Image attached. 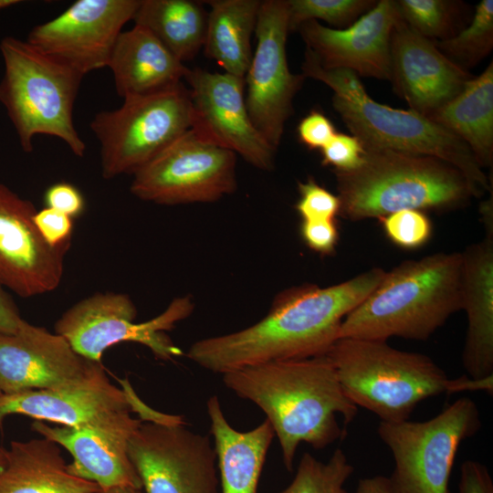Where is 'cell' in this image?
Instances as JSON below:
<instances>
[{"instance_id": "1", "label": "cell", "mask_w": 493, "mask_h": 493, "mask_svg": "<svg viewBox=\"0 0 493 493\" xmlns=\"http://www.w3.org/2000/svg\"><path fill=\"white\" fill-rule=\"evenodd\" d=\"M385 272L372 267L330 287L305 284L286 289L259 321L197 341L186 356L207 371L224 374L250 365L326 355L340 338L343 319L379 285Z\"/></svg>"}, {"instance_id": "2", "label": "cell", "mask_w": 493, "mask_h": 493, "mask_svg": "<svg viewBox=\"0 0 493 493\" xmlns=\"http://www.w3.org/2000/svg\"><path fill=\"white\" fill-rule=\"evenodd\" d=\"M222 376L226 388L264 412L288 472L301 443L327 447L344 436L338 417L347 425L358 413L327 355L250 365Z\"/></svg>"}, {"instance_id": "3", "label": "cell", "mask_w": 493, "mask_h": 493, "mask_svg": "<svg viewBox=\"0 0 493 493\" xmlns=\"http://www.w3.org/2000/svg\"><path fill=\"white\" fill-rule=\"evenodd\" d=\"M461 308V252L407 259L343 319L339 339L425 341Z\"/></svg>"}, {"instance_id": "4", "label": "cell", "mask_w": 493, "mask_h": 493, "mask_svg": "<svg viewBox=\"0 0 493 493\" xmlns=\"http://www.w3.org/2000/svg\"><path fill=\"white\" fill-rule=\"evenodd\" d=\"M326 355L347 397L383 422L409 420L418 404L440 394L493 393V376L451 379L429 356L385 341L341 338Z\"/></svg>"}, {"instance_id": "5", "label": "cell", "mask_w": 493, "mask_h": 493, "mask_svg": "<svg viewBox=\"0 0 493 493\" xmlns=\"http://www.w3.org/2000/svg\"><path fill=\"white\" fill-rule=\"evenodd\" d=\"M301 69L305 78L321 81L331 89L334 110L364 150L436 157L466 176L477 198L492 193V181L468 146L439 124L410 109H394L375 101L353 71L323 68L308 49Z\"/></svg>"}, {"instance_id": "6", "label": "cell", "mask_w": 493, "mask_h": 493, "mask_svg": "<svg viewBox=\"0 0 493 493\" xmlns=\"http://www.w3.org/2000/svg\"><path fill=\"white\" fill-rule=\"evenodd\" d=\"M333 173L339 215L350 221L379 219L404 209L454 210L476 197L457 168L428 155L365 150L359 166Z\"/></svg>"}, {"instance_id": "7", "label": "cell", "mask_w": 493, "mask_h": 493, "mask_svg": "<svg viewBox=\"0 0 493 493\" xmlns=\"http://www.w3.org/2000/svg\"><path fill=\"white\" fill-rule=\"evenodd\" d=\"M0 51L5 64L0 102L23 151L32 152L33 139L42 134L60 139L82 157L86 144L75 129L73 107L84 76L26 40L6 37Z\"/></svg>"}, {"instance_id": "8", "label": "cell", "mask_w": 493, "mask_h": 493, "mask_svg": "<svg viewBox=\"0 0 493 493\" xmlns=\"http://www.w3.org/2000/svg\"><path fill=\"white\" fill-rule=\"evenodd\" d=\"M481 426L478 407L467 396L426 421H380L378 435L394 463L387 477L390 493H450L457 450Z\"/></svg>"}, {"instance_id": "9", "label": "cell", "mask_w": 493, "mask_h": 493, "mask_svg": "<svg viewBox=\"0 0 493 493\" xmlns=\"http://www.w3.org/2000/svg\"><path fill=\"white\" fill-rule=\"evenodd\" d=\"M189 89L176 87L123 99L113 110L98 112L90 129L100 143L105 179L133 174L192 127Z\"/></svg>"}, {"instance_id": "10", "label": "cell", "mask_w": 493, "mask_h": 493, "mask_svg": "<svg viewBox=\"0 0 493 493\" xmlns=\"http://www.w3.org/2000/svg\"><path fill=\"white\" fill-rule=\"evenodd\" d=\"M194 309L188 296L174 299L155 318L137 323V309L122 293H96L73 305L58 320L56 333L63 336L80 356L100 362L103 352L120 342L132 341L148 347L155 358L171 361L183 354L165 334Z\"/></svg>"}, {"instance_id": "11", "label": "cell", "mask_w": 493, "mask_h": 493, "mask_svg": "<svg viewBox=\"0 0 493 493\" xmlns=\"http://www.w3.org/2000/svg\"><path fill=\"white\" fill-rule=\"evenodd\" d=\"M236 163L189 129L132 174L131 192L159 205L215 202L236 189Z\"/></svg>"}, {"instance_id": "12", "label": "cell", "mask_w": 493, "mask_h": 493, "mask_svg": "<svg viewBox=\"0 0 493 493\" xmlns=\"http://www.w3.org/2000/svg\"><path fill=\"white\" fill-rule=\"evenodd\" d=\"M128 455L143 493H220L217 457L209 435L186 423L142 422Z\"/></svg>"}, {"instance_id": "13", "label": "cell", "mask_w": 493, "mask_h": 493, "mask_svg": "<svg viewBox=\"0 0 493 493\" xmlns=\"http://www.w3.org/2000/svg\"><path fill=\"white\" fill-rule=\"evenodd\" d=\"M288 32L287 0L262 1L255 32L257 47L244 78L245 100L254 126L275 150L293 114V100L306 79L289 70Z\"/></svg>"}, {"instance_id": "14", "label": "cell", "mask_w": 493, "mask_h": 493, "mask_svg": "<svg viewBox=\"0 0 493 493\" xmlns=\"http://www.w3.org/2000/svg\"><path fill=\"white\" fill-rule=\"evenodd\" d=\"M140 0H78L36 26L26 41L83 76L108 67L116 41Z\"/></svg>"}, {"instance_id": "15", "label": "cell", "mask_w": 493, "mask_h": 493, "mask_svg": "<svg viewBox=\"0 0 493 493\" xmlns=\"http://www.w3.org/2000/svg\"><path fill=\"white\" fill-rule=\"evenodd\" d=\"M193 107L191 129L202 140L239 154L265 171L274 167L276 150L254 126L245 100V80L227 73L189 68Z\"/></svg>"}, {"instance_id": "16", "label": "cell", "mask_w": 493, "mask_h": 493, "mask_svg": "<svg viewBox=\"0 0 493 493\" xmlns=\"http://www.w3.org/2000/svg\"><path fill=\"white\" fill-rule=\"evenodd\" d=\"M130 413L111 412L77 426H50L35 420L31 428L71 454L73 461L68 470L73 476L95 483L100 490L117 487L142 489L128 446L142 421Z\"/></svg>"}, {"instance_id": "17", "label": "cell", "mask_w": 493, "mask_h": 493, "mask_svg": "<svg viewBox=\"0 0 493 493\" xmlns=\"http://www.w3.org/2000/svg\"><path fill=\"white\" fill-rule=\"evenodd\" d=\"M35 205L0 184V284L22 298L56 289L61 282L64 256L41 236Z\"/></svg>"}, {"instance_id": "18", "label": "cell", "mask_w": 493, "mask_h": 493, "mask_svg": "<svg viewBox=\"0 0 493 493\" xmlns=\"http://www.w3.org/2000/svg\"><path fill=\"white\" fill-rule=\"evenodd\" d=\"M400 16L396 0H380L348 27L332 28L309 20L297 30L323 68L348 69L390 81L391 35Z\"/></svg>"}, {"instance_id": "19", "label": "cell", "mask_w": 493, "mask_h": 493, "mask_svg": "<svg viewBox=\"0 0 493 493\" xmlns=\"http://www.w3.org/2000/svg\"><path fill=\"white\" fill-rule=\"evenodd\" d=\"M58 333L23 320L14 334H0V394L52 389L85 379L98 365Z\"/></svg>"}, {"instance_id": "20", "label": "cell", "mask_w": 493, "mask_h": 493, "mask_svg": "<svg viewBox=\"0 0 493 493\" xmlns=\"http://www.w3.org/2000/svg\"><path fill=\"white\" fill-rule=\"evenodd\" d=\"M390 55L394 92L410 110L427 118L455 98L473 77L401 16L392 31Z\"/></svg>"}, {"instance_id": "21", "label": "cell", "mask_w": 493, "mask_h": 493, "mask_svg": "<svg viewBox=\"0 0 493 493\" xmlns=\"http://www.w3.org/2000/svg\"><path fill=\"white\" fill-rule=\"evenodd\" d=\"M131 412L124 391L113 385L101 363L83 380L65 386L0 394V431L8 415L77 426L106 414Z\"/></svg>"}, {"instance_id": "22", "label": "cell", "mask_w": 493, "mask_h": 493, "mask_svg": "<svg viewBox=\"0 0 493 493\" xmlns=\"http://www.w3.org/2000/svg\"><path fill=\"white\" fill-rule=\"evenodd\" d=\"M462 308L467 331L462 364L467 376H493V232L462 252Z\"/></svg>"}, {"instance_id": "23", "label": "cell", "mask_w": 493, "mask_h": 493, "mask_svg": "<svg viewBox=\"0 0 493 493\" xmlns=\"http://www.w3.org/2000/svg\"><path fill=\"white\" fill-rule=\"evenodd\" d=\"M108 67L123 99L173 89L189 71L151 32L136 25L121 33Z\"/></svg>"}, {"instance_id": "24", "label": "cell", "mask_w": 493, "mask_h": 493, "mask_svg": "<svg viewBox=\"0 0 493 493\" xmlns=\"http://www.w3.org/2000/svg\"><path fill=\"white\" fill-rule=\"evenodd\" d=\"M210 434L217 457L220 493H257L266 457L275 436L266 419L241 432L226 420L217 395L206 403Z\"/></svg>"}, {"instance_id": "25", "label": "cell", "mask_w": 493, "mask_h": 493, "mask_svg": "<svg viewBox=\"0 0 493 493\" xmlns=\"http://www.w3.org/2000/svg\"><path fill=\"white\" fill-rule=\"evenodd\" d=\"M100 487L70 474L59 446L47 438L12 441L0 467V493H97Z\"/></svg>"}, {"instance_id": "26", "label": "cell", "mask_w": 493, "mask_h": 493, "mask_svg": "<svg viewBox=\"0 0 493 493\" xmlns=\"http://www.w3.org/2000/svg\"><path fill=\"white\" fill-rule=\"evenodd\" d=\"M428 119L462 140L479 166L493 164V63Z\"/></svg>"}, {"instance_id": "27", "label": "cell", "mask_w": 493, "mask_h": 493, "mask_svg": "<svg viewBox=\"0 0 493 493\" xmlns=\"http://www.w3.org/2000/svg\"><path fill=\"white\" fill-rule=\"evenodd\" d=\"M259 0H211L207 14L204 51L225 72L244 79L253 51L251 38L256 32Z\"/></svg>"}, {"instance_id": "28", "label": "cell", "mask_w": 493, "mask_h": 493, "mask_svg": "<svg viewBox=\"0 0 493 493\" xmlns=\"http://www.w3.org/2000/svg\"><path fill=\"white\" fill-rule=\"evenodd\" d=\"M207 12L190 0H140L134 25L151 32L180 62L193 59L204 47Z\"/></svg>"}, {"instance_id": "29", "label": "cell", "mask_w": 493, "mask_h": 493, "mask_svg": "<svg viewBox=\"0 0 493 493\" xmlns=\"http://www.w3.org/2000/svg\"><path fill=\"white\" fill-rule=\"evenodd\" d=\"M403 20L419 35L446 40L466 26L468 5L455 0H396Z\"/></svg>"}, {"instance_id": "30", "label": "cell", "mask_w": 493, "mask_h": 493, "mask_svg": "<svg viewBox=\"0 0 493 493\" xmlns=\"http://www.w3.org/2000/svg\"><path fill=\"white\" fill-rule=\"evenodd\" d=\"M436 47L455 65L468 72L493 48V1L482 0L461 31L446 40H434Z\"/></svg>"}, {"instance_id": "31", "label": "cell", "mask_w": 493, "mask_h": 493, "mask_svg": "<svg viewBox=\"0 0 493 493\" xmlns=\"http://www.w3.org/2000/svg\"><path fill=\"white\" fill-rule=\"evenodd\" d=\"M354 472L341 448L327 462L304 453L292 481L278 493H348L344 485Z\"/></svg>"}, {"instance_id": "32", "label": "cell", "mask_w": 493, "mask_h": 493, "mask_svg": "<svg viewBox=\"0 0 493 493\" xmlns=\"http://www.w3.org/2000/svg\"><path fill=\"white\" fill-rule=\"evenodd\" d=\"M374 0H287L288 29L297 30L309 20H322L338 27H348L372 9Z\"/></svg>"}, {"instance_id": "33", "label": "cell", "mask_w": 493, "mask_h": 493, "mask_svg": "<svg viewBox=\"0 0 493 493\" xmlns=\"http://www.w3.org/2000/svg\"><path fill=\"white\" fill-rule=\"evenodd\" d=\"M387 238L404 249H416L431 238L432 222L424 211L404 209L379 218Z\"/></svg>"}, {"instance_id": "34", "label": "cell", "mask_w": 493, "mask_h": 493, "mask_svg": "<svg viewBox=\"0 0 493 493\" xmlns=\"http://www.w3.org/2000/svg\"><path fill=\"white\" fill-rule=\"evenodd\" d=\"M298 189L299 199L296 204V210L302 220H334L339 215L340 200L320 186L313 179L307 182H299Z\"/></svg>"}, {"instance_id": "35", "label": "cell", "mask_w": 493, "mask_h": 493, "mask_svg": "<svg viewBox=\"0 0 493 493\" xmlns=\"http://www.w3.org/2000/svg\"><path fill=\"white\" fill-rule=\"evenodd\" d=\"M320 151L322 164L333 166L336 171L356 168L362 163L365 152L356 137L338 132Z\"/></svg>"}, {"instance_id": "36", "label": "cell", "mask_w": 493, "mask_h": 493, "mask_svg": "<svg viewBox=\"0 0 493 493\" xmlns=\"http://www.w3.org/2000/svg\"><path fill=\"white\" fill-rule=\"evenodd\" d=\"M35 225L43 239L52 247H70L73 220L70 216L46 207L37 211Z\"/></svg>"}, {"instance_id": "37", "label": "cell", "mask_w": 493, "mask_h": 493, "mask_svg": "<svg viewBox=\"0 0 493 493\" xmlns=\"http://www.w3.org/2000/svg\"><path fill=\"white\" fill-rule=\"evenodd\" d=\"M300 236L310 249L322 255L334 253L339 238L334 220H302Z\"/></svg>"}, {"instance_id": "38", "label": "cell", "mask_w": 493, "mask_h": 493, "mask_svg": "<svg viewBox=\"0 0 493 493\" xmlns=\"http://www.w3.org/2000/svg\"><path fill=\"white\" fill-rule=\"evenodd\" d=\"M299 139L309 149H322L337 133L323 113L312 110L298 125Z\"/></svg>"}, {"instance_id": "39", "label": "cell", "mask_w": 493, "mask_h": 493, "mask_svg": "<svg viewBox=\"0 0 493 493\" xmlns=\"http://www.w3.org/2000/svg\"><path fill=\"white\" fill-rule=\"evenodd\" d=\"M47 207L59 211L71 218L82 214L85 201L74 185L58 183L48 187L45 193Z\"/></svg>"}, {"instance_id": "40", "label": "cell", "mask_w": 493, "mask_h": 493, "mask_svg": "<svg viewBox=\"0 0 493 493\" xmlns=\"http://www.w3.org/2000/svg\"><path fill=\"white\" fill-rule=\"evenodd\" d=\"M458 493H493V480L488 467L477 460H465L460 468Z\"/></svg>"}, {"instance_id": "41", "label": "cell", "mask_w": 493, "mask_h": 493, "mask_svg": "<svg viewBox=\"0 0 493 493\" xmlns=\"http://www.w3.org/2000/svg\"><path fill=\"white\" fill-rule=\"evenodd\" d=\"M119 382L122 385L121 389L124 391L127 396L131 412L137 413L142 422H151L162 425H178L185 423L183 420V417L180 415L164 414L147 406L138 397L127 379L119 380Z\"/></svg>"}, {"instance_id": "42", "label": "cell", "mask_w": 493, "mask_h": 493, "mask_svg": "<svg viewBox=\"0 0 493 493\" xmlns=\"http://www.w3.org/2000/svg\"><path fill=\"white\" fill-rule=\"evenodd\" d=\"M17 308L0 284V334H14L21 321Z\"/></svg>"}, {"instance_id": "43", "label": "cell", "mask_w": 493, "mask_h": 493, "mask_svg": "<svg viewBox=\"0 0 493 493\" xmlns=\"http://www.w3.org/2000/svg\"><path fill=\"white\" fill-rule=\"evenodd\" d=\"M355 493H390L387 477L377 475L361 478Z\"/></svg>"}, {"instance_id": "44", "label": "cell", "mask_w": 493, "mask_h": 493, "mask_svg": "<svg viewBox=\"0 0 493 493\" xmlns=\"http://www.w3.org/2000/svg\"><path fill=\"white\" fill-rule=\"evenodd\" d=\"M479 211L486 232H493L492 196L490 200L488 199L481 204Z\"/></svg>"}, {"instance_id": "45", "label": "cell", "mask_w": 493, "mask_h": 493, "mask_svg": "<svg viewBox=\"0 0 493 493\" xmlns=\"http://www.w3.org/2000/svg\"><path fill=\"white\" fill-rule=\"evenodd\" d=\"M97 493H143L142 489L131 488V487H117L105 490H100Z\"/></svg>"}, {"instance_id": "46", "label": "cell", "mask_w": 493, "mask_h": 493, "mask_svg": "<svg viewBox=\"0 0 493 493\" xmlns=\"http://www.w3.org/2000/svg\"><path fill=\"white\" fill-rule=\"evenodd\" d=\"M17 0H0V10L9 7L11 5L18 4Z\"/></svg>"}, {"instance_id": "47", "label": "cell", "mask_w": 493, "mask_h": 493, "mask_svg": "<svg viewBox=\"0 0 493 493\" xmlns=\"http://www.w3.org/2000/svg\"><path fill=\"white\" fill-rule=\"evenodd\" d=\"M6 459V449L0 446V467L5 464Z\"/></svg>"}]
</instances>
